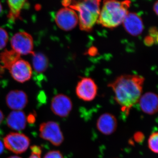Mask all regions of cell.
Here are the masks:
<instances>
[{
	"instance_id": "obj_19",
	"label": "cell",
	"mask_w": 158,
	"mask_h": 158,
	"mask_svg": "<svg viewBox=\"0 0 158 158\" xmlns=\"http://www.w3.org/2000/svg\"><path fill=\"white\" fill-rule=\"evenodd\" d=\"M148 145L152 151L158 153V132L153 133L150 136Z\"/></svg>"
},
{
	"instance_id": "obj_26",
	"label": "cell",
	"mask_w": 158,
	"mask_h": 158,
	"mask_svg": "<svg viewBox=\"0 0 158 158\" xmlns=\"http://www.w3.org/2000/svg\"><path fill=\"white\" fill-rule=\"evenodd\" d=\"M4 114H3L2 112V111L0 110V124H1L2 122L3 121V119H4Z\"/></svg>"
},
{
	"instance_id": "obj_7",
	"label": "cell",
	"mask_w": 158,
	"mask_h": 158,
	"mask_svg": "<svg viewBox=\"0 0 158 158\" xmlns=\"http://www.w3.org/2000/svg\"><path fill=\"white\" fill-rule=\"evenodd\" d=\"M55 22L58 27L62 31H71L78 24V17L76 11L69 7H64L57 11Z\"/></svg>"
},
{
	"instance_id": "obj_13",
	"label": "cell",
	"mask_w": 158,
	"mask_h": 158,
	"mask_svg": "<svg viewBox=\"0 0 158 158\" xmlns=\"http://www.w3.org/2000/svg\"><path fill=\"white\" fill-rule=\"evenodd\" d=\"M117 119L112 114L105 113L100 116L97 122V127L102 134L110 135L116 130Z\"/></svg>"
},
{
	"instance_id": "obj_3",
	"label": "cell",
	"mask_w": 158,
	"mask_h": 158,
	"mask_svg": "<svg viewBox=\"0 0 158 158\" xmlns=\"http://www.w3.org/2000/svg\"><path fill=\"white\" fill-rule=\"evenodd\" d=\"M129 1L110 0L104 1L100 10L98 23L108 29H113L123 23L129 13Z\"/></svg>"
},
{
	"instance_id": "obj_10",
	"label": "cell",
	"mask_w": 158,
	"mask_h": 158,
	"mask_svg": "<svg viewBox=\"0 0 158 158\" xmlns=\"http://www.w3.org/2000/svg\"><path fill=\"white\" fill-rule=\"evenodd\" d=\"M51 108L53 113L57 116L66 117L72 110V102L70 98L65 94H57L52 99Z\"/></svg>"
},
{
	"instance_id": "obj_11",
	"label": "cell",
	"mask_w": 158,
	"mask_h": 158,
	"mask_svg": "<svg viewBox=\"0 0 158 158\" xmlns=\"http://www.w3.org/2000/svg\"><path fill=\"white\" fill-rule=\"evenodd\" d=\"M7 106L14 111H20L27 104L28 97L25 92L21 90H14L9 91L6 96Z\"/></svg>"
},
{
	"instance_id": "obj_30",
	"label": "cell",
	"mask_w": 158,
	"mask_h": 158,
	"mask_svg": "<svg viewBox=\"0 0 158 158\" xmlns=\"http://www.w3.org/2000/svg\"><path fill=\"white\" fill-rule=\"evenodd\" d=\"M156 41L158 43V34H157V35L156 36Z\"/></svg>"
},
{
	"instance_id": "obj_28",
	"label": "cell",
	"mask_w": 158,
	"mask_h": 158,
	"mask_svg": "<svg viewBox=\"0 0 158 158\" xmlns=\"http://www.w3.org/2000/svg\"><path fill=\"white\" fill-rule=\"evenodd\" d=\"M8 158H21L20 157L18 156H11L9 157Z\"/></svg>"
},
{
	"instance_id": "obj_16",
	"label": "cell",
	"mask_w": 158,
	"mask_h": 158,
	"mask_svg": "<svg viewBox=\"0 0 158 158\" xmlns=\"http://www.w3.org/2000/svg\"><path fill=\"white\" fill-rule=\"evenodd\" d=\"M7 2L9 8L8 17L12 21L19 19L23 9L28 7L29 5L26 0H10Z\"/></svg>"
},
{
	"instance_id": "obj_27",
	"label": "cell",
	"mask_w": 158,
	"mask_h": 158,
	"mask_svg": "<svg viewBox=\"0 0 158 158\" xmlns=\"http://www.w3.org/2000/svg\"><path fill=\"white\" fill-rule=\"evenodd\" d=\"M29 158H40V156L31 153V156Z\"/></svg>"
},
{
	"instance_id": "obj_17",
	"label": "cell",
	"mask_w": 158,
	"mask_h": 158,
	"mask_svg": "<svg viewBox=\"0 0 158 158\" xmlns=\"http://www.w3.org/2000/svg\"><path fill=\"white\" fill-rule=\"evenodd\" d=\"M20 55L13 50H5L0 53V62L3 68L9 70L11 66L21 59Z\"/></svg>"
},
{
	"instance_id": "obj_21",
	"label": "cell",
	"mask_w": 158,
	"mask_h": 158,
	"mask_svg": "<svg viewBox=\"0 0 158 158\" xmlns=\"http://www.w3.org/2000/svg\"><path fill=\"white\" fill-rule=\"evenodd\" d=\"M43 158H64L59 151H51L44 156Z\"/></svg>"
},
{
	"instance_id": "obj_25",
	"label": "cell",
	"mask_w": 158,
	"mask_h": 158,
	"mask_svg": "<svg viewBox=\"0 0 158 158\" xmlns=\"http://www.w3.org/2000/svg\"><path fill=\"white\" fill-rule=\"evenodd\" d=\"M4 147H5V146H4V144L0 140V155L3 152H4Z\"/></svg>"
},
{
	"instance_id": "obj_22",
	"label": "cell",
	"mask_w": 158,
	"mask_h": 158,
	"mask_svg": "<svg viewBox=\"0 0 158 158\" xmlns=\"http://www.w3.org/2000/svg\"><path fill=\"white\" fill-rule=\"evenodd\" d=\"M31 149L32 153L38 155H41L42 151H41V148L39 146L34 145L31 147Z\"/></svg>"
},
{
	"instance_id": "obj_15",
	"label": "cell",
	"mask_w": 158,
	"mask_h": 158,
	"mask_svg": "<svg viewBox=\"0 0 158 158\" xmlns=\"http://www.w3.org/2000/svg\"><path fill=\"white\" fill-rule=\"evenodd\" d=\"M27 121L25 114L21 110L12 111L9 113L6 119L8 126L11 129L17 131L24 129Z\"/></svg>"
},
{
	"instance_id": "obj_5",
	"label": "cell",
	"mask_w": 158,
	"mask_h": 158,
	"mask_svg": "<svg viewBox=\"0 0 158 158\" xmlns=\"http://www.w3.org/2000/svg\"><path fill=\"white\" fill-rule=\"evenodd\" d=\"M30 143V138L21 133H10L4 138V146L15 154L24 152L28 148Z\"/></svg>"
},
{
	"instance_id": "obj_12",
	"label": "cell",
	"mask_w": 158,
	"mask_h": 158,
	"mask_svg": "<svg viewBox=\"0 0 158 158\" xmlns=\"http://www.w3.org/2000/svg\"><path fill=\"white\" fill-rule=\"evenodd\" d=\"M122 24L126 31L133 36L140 35L144 29V25L141 18L133 12H129Z\"/></svg>"
},
{
	"instance_id": "obj_18",
	"label": "cell",
	"mask_w": 158,
	"mask_h": 158,
	"mask_svg": "<svg viewBox=\"0 0 158 158\" xmlns=\"http://www.w3.org/2000/svg\"><path fill=\"white\" fill-rule=\"evenodd\" d=\"M48 59L44 54L34 52L32 54V66L36 72H44L48 68Z\"/></svg>"
},
{
	"instance_id": "obj_14",
	"label": "cell",
	"mask_w": 158,
	"mask_h": 158,
	"mask_svg": "<svg viewBox=\"0 0 158 158\" xmlns=\"http://www.w3.org/2000/svg\"><path fill=\"white\" fill-rule=\"evenodd\" d=\"M141 110L148 114L158 112V95L152 92H147L140 98L139 101Z\"/></svg>"
},
{
	"instance_id": "obj_2",
	"label": "cell",
	"mask_w": 158,
	"mask_h": 158,
	"mask_svg": "<svg viewBox=\"0 0 158 158\" xmlns=\"http://www.w3.org/2000/svg\"><path fill=\"white\" fill-rule=\"evenodd\" d=\"M100 2L98 0L65 1L62 4L64 7H69L76 11L80 29L85 32H90L98 22L101 10Z\"/></svg>"
},
{
	"instance_id": "obj_8",
	"label": "cell",
	"mask_w": 158,
	"mask_h": 158,
	"mask_svg": "<svg viewBox=\"0 0 158 158\" xmlns=\"http://www.w3.org/2000/svg\"><path fill=\"white\" fill-rule=\"evenodd\" d=\"M97 93V85L93 79L87 77L81 78L76 88V93L79 98L91 102L95 98Z\"/></svg>"
},
{
	"instance_id": "obj_23",
	"label": "cell",
	"mask_w": 158,
	"mask_h": 158,
	"mask_svg": "<svg viewBox=\"0 0 158 158\" xmlns=\"http://www.w3.org/2000/svg\"><path fill=\"white\" fill-rule=\"evenodd\" d=\"M27 119H28V122L30 123H32L35 121V118L34 115L31 114V115H29Z\"/></svg>"
},
{
	"instance_id": "obj_4",
	"label": "cell",
	"mask_w": 158,
	"mask_h": 158,
	"mask_svg": "<svg viewBox=\"0 0 158 158\" xmlns=\"http://www.w3.org/2000/svg\"><path fill=\"white\" fill-rule=\"evenodd\" d=\"M12 49L20 55L34 53V40L31 34L25 31L17 32L10 40Z\"/></svg>"
},
{
	"instance_id": "obj_6",
	"label": "cell",
	"mask_w": 158,
	"mask_h": 158,
	"mask_svg": "<svg viewBox=\"0 0 158 158\" xmlns=\"http://www.w3.org/2000/svg\"><path fill=\"white\" fill-rule=\"evenodd\" d=\"M40 136L55 146H59L64 141V137L58 123L54 121L43 123L40 126Z\"/></svg>"
},
{
	"instance_id": "obj_24",
	"label": "cell",
	"mask_w": 158,
	"mask_h": 158,
	"mask_svg": "<svg viewBox=\"0 0 158 158\" xmlns=\"http://www.w3.org/2000/svg\"><path fill=\"white\" fill-rule=\"evenodd\" d=\"M153 10L156 14L158 15V1L155 3L153 6Z\"/></svg>"
},
{
	"instance_id": "obj_9",
	"label": "cell",
	"mask_w": 158,
	"mask_h": 158,
	"mask_svg": "<svg viewBox=\"0 0 158 158\" xmlns=\"http://www.w3.org/2000/svg\"><path fill=\"white\" fill-rule=\"evenodd\" d=\"M9 70L12 78L21 83L29 81L33 73V69L30 63L22 59L15 62Z\"/></svg>"
},
{
	"instance_id": "obj_1",
	"label": "cell",
	"mask_w": 158,
	"mask_h": 158,
	"mask_svg": "<svg viewBox=\"0 0 158 158\" xmlns=\"http://www.w3.org/2000/svg\"><path fill=\"white\" fill-rule=\"evenodd\" d=\"M144 82V78L141 76L125 74L117 77L109 84L123 113L128 114L131 108L139 102Z\"/></svg>"
},
{
	"instance_id": "obj_20",
	"label": "cell",
	"mask_w": 158,
	"mask_h": 158,
	"mask_svg": "<svg viewBox=\"0 0 158 158\" xmlns=\"http://www.w3.org/2000/svg\"><path fill=\"white\" fill-rule=\"evenodd\" d=\"M9 39L8 32L5 29L0 27V50L6 47Z\"/></svg>"
},
{
	"instance_id": "obj_29",
	"label": "cell",
	"mask_w": 158,
	"mask_h": 158,
	"mask_svg": "<svg viewBox=\"0 0 158 158\" xmlns=\"http://www.w3.org/2000/svg\"><path fill=\"white\" fill-rule=\"evenodd\" d=\"M2 11V4H1V2H0V14H1Z\"/></svg>"
}]
</instances>
